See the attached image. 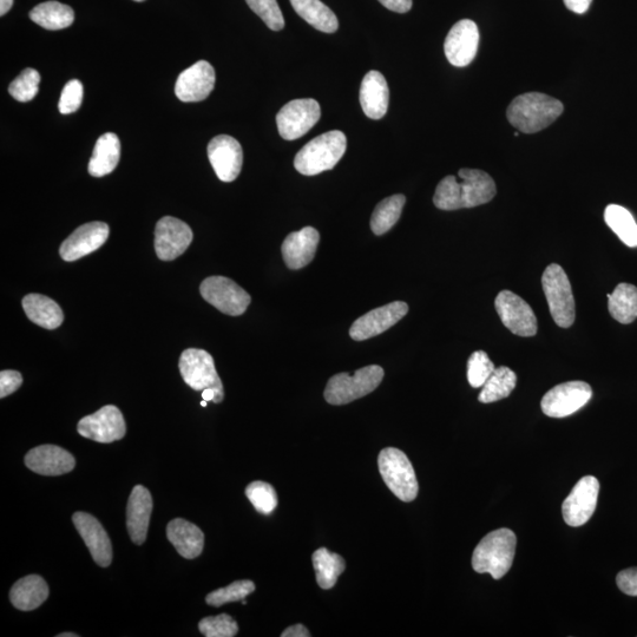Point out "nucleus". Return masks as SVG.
Instances as JSON below:
<instances>
[{
    "label": "nucleus",
    "mask_w": 637,
    "mask_h": 637,
    "mask_svg": "<svg viewBox=\"0 0 637 637\" xmlns=\"http://www.w3.org/2000/svg\"><path fill=\"white\" fill-rule=\"evenodd\" d=\"M456 176H446L437 186L433 203L438 209L457 210L485 205L496 196L494 179L483 170L461 169Z\"/></svg>",
    "instance_id": "f257e3e1"
},
{
    "label": "nucleus",
    "mask_w": 637,
    "mask_h": 637,
    "mask_svg": "<svg viewBox=\"0 0 637 637\" xmlns=\"http://www.w3.org/2000/svg\"><path fill=\"white\" fill-rule=\"evenodd\" d=\"M562 102L541 93H528L509 105V122L524 134H535L553 124L563 114Z\"/></svg>",
    "instance_id": "f03ea898"
},
{
    "label": "nucleus",
    "mask_w": 637,
    "mask_h": 637,
    "mask_svg": "<svg viewBox=\"0 0 637 637\" xmlns=\"http://www.w3.org/2000/svg\"><path fill=\"white\" fill-rule=\"evenodd\" d=\"M517 537L507 528L492 531L477 545L472 556V568L479 574H490L501 580L514 563Z\"/></svg>",
    "instance_id": "7ed1b4c3"
},
{
    "label": "nucleus",
    "mask_w": 637,
    "mask_h": 637,
    "mask_svg": "<svg viewBox=\"0 0 637 637\" xmlns=\"http://www.w3.org/2000/svg\"><path fill=\"white\" fill-rule=\"evenodd\" d=\"M346 149L347 139L343 131H328L315 137L299 151L294 167L305 176L319 175L336 167Z\"/></svg>",
    "instance_id": "20e7f679"
},
{
    "label": "nucleus",
    "mask_w": 637,
    "mask_h": 637,
    "mask_svg": "<svg viewBox=\"0 0 637 637\" xmlns=\"http://www.w3.org/2000/svg\"><path fill=\"white\" fill-rule=\"evenodd\" d=\"M385 376L383 367L365 366L353 374L339 373L328 380L324 397L331 405H345L378 389Z\"/></svg>",
    "instance_id": "39448f33"
},
{
    "label": "nucleus",
    "mask_w": 637,
    "mask_h": 637,
    "mask_svg": "<svg viewBox=\"0 0 637 637\" xmlns=\"http://www.w3.org/2000/svg\"><path fill=\"white\" fill-rule=\"evenodd\" d=\"M542 286L556 325L569 328L575 323L576 305L567 273L560 265L551 264L545 268Z\"/></svg>",
    "instance_id": "423d86ee"
},
{
    "label": "nucleus",
    "mask_w": 637,
    "mask_h": 637,
    "mask_svg": "<svg viewBox=\"0 0 637 637\" xmlns=\"http://www.w3.org/2000/svg\"><path fill=\"white\" fill-rule=\"evenodd\" d=\"M378 466L387 488L400 501H415L419 491L416 472L403 451L396 448L384 449L379 453Z\"/></svg>",
    "instance_id": "0eeeda50"
},
{
    "label": "nucleus",
    "mask_w": 637,
    "mask_h": 637,
    "mask_svg": "<svg viewBox=\"0 0 637 637\" xmlns=\"http://www.w3.org/2000/svg\"><path fill=\"white\" fill-rule=\"evenodd\" d=\"M179 369L185 383L195 391L212 389L216 393L215 404L225 399V390L215 369L214 359L205 350L188 348L181 354Z\"/></svg>",
    "instance_id": "6e6552de"
},
{
    "label": "nucleus",
    "mask_w": 637,
    "mask_h": 637,
    "mask_svg": "<svg viewBox=\"0 0 637 637\" xmlns=\"http://www.w3.org/2000/svg\"><path fill=\"white\" fill-rule=\"evenodd\" d=\"M202 298L223 314L239 317L247 311L252 298L232 279L210 277L200 286Z\"/></svg>",
    "instance_id": "1a4fd4ad"
},
{
    "label": "nucleus",
    "mask_w": 637,
    "mask_h": 637,
    "mask_svg": "<svg viewBox=\"0 0 637 637\" xmlns=\"http://www.w3.org/2000/svg\"><path fill=\"white\" fill-rule=\"evenodd\" d=\"M320 116V104L313 98L287 103L277 116L279 134L287 141L298 140L319 122Z\"/></svg>",
    "instance_id": "9d476101"
},
{
    "label": "nucleus",
    "mask_w": 637,
    "mask_h": 637,
    "mask_svg": "<svg viewBox=\"0 0 637 637\" xmlns=\"http://www.w3.org/2000/svg\"><path fill=\"white\" fill-rule=\"evenodd\" d=\"M77 431L91 441L109 444L126 436L127 425L122 412L114 405L103 406L93 415L84 417L77 425Z\"/></svg>",
    "instance_id": "9b49d317"
},
{
    "label": "nucleus",
    "mask_w": 637,
    "mask_h": 637,
    "mask_svg": "<svg viewBox=\"0 0 637 637\" xmlns=\"http://www.w3.org/2000/svg\"><path fill=\"white\" fill-rule=\"evenodd\" d=\"M593 397V390L584 382H568L545 393L541 407L545 416L566 418L582 409Z\"/></svg>",
    "instance_id": "f8f14e48"
},
{
    "label": "nucleus",
    "mask_w": 637,
    "mask_h": 637,
    "mask_svg": "<svg viewBox=\"0 0 637 637\" xmlns=\"http://www.w3.org/2000/svg\"><path fill=\"white\" fill-rule=\"evenodd\" d=\"M496 311L505 327L520 337L536 336L537 318L528 302L511 291H502L495 300Z\"/></svg>",
    "instance_id": "ddd939ff"
},
{
    "label": "nucleus",
    "mask_w": 637,
    "mask_h": 637,
    "mask_svg": "<svg viewBox=\"0 0 637 637\" xmlns=\"http://www.w3.org/2000/svg\"><path fill=\"white\" fill-rule=\"evenodd\" d=\"M600 483L594 476L580 479L562 505L564 521L570 527H582L594 515Z\"/></svg>",
    "instance_id": "4468645a"
},
{
    "label": "nucleus",
    "mask_w": 637,
    "mask_h": 637,
    "mask_svg": "<svg viewBox=\"0 0 637 637\" xmlns=\"http://www.w3.org/2000/svg\"><path fill=\"white\" fill-rule=\"evenodd\" d=\"M194 234L186 222L164 216L155 229V251L162 261H173L187 251Z\"/></svg>",
    "instance_id": "2eb2a0df"
},
{
    "label": "nucleus",
    "mask_w": 637,
    "mask_h": 637,
    "mask_svg": "<svg viewBox=\"0 0 637 637\" xmlns=\"http://www.w3.org/2000/svg\"><path fill=\"white\" fill-rule=\"evenodd\" d=\"M407 312L409 305L404 301H394L378 307L354 321L350 328V337L356 341L377 337L399 323Z\"/></svg>",
    "instance_id": "dca6fc26"
},
{
    "label": "nucleus",
    "mask_w": 637,
    "mask_h": 637,
    "mask_svg": "<svg viewBox=\"0 0 637 637\" xmlns=\"http://www.w3.org/2000/svg\"><path fill=\"white\" fill-rule=\"evenodd\" d=\"M208 159L216 175L222 182L238 179L244 163V151L234 137L219 135L208 144Z\"/></svg>",
    "instance_id": "f3484780"
},
{
    "label": "nucleus",
    "mask_w": 637,
    "mask_h": 637,
    "mask_svg": "<svg viewBox=\"0 0 637 637\" xmlns=\"http://www.w3.org/2000/svg\"><path fill=\"white\" fill-rule=\"evenodd\" d=\"M479 45V30L475 22L463 19L455 25L445 39L444 51L448 61L463 68L474 61Z\"/></svg>",
    "instance_id": "a211bd4d"
},
{
    "label": "nucleus",
    "mask_w": 637,
    "mask_h": 637,
    "mask_svg": "<svg viewBox=\"0 0 637 637\" xmlns=\"http://www.w3.org/2000/svg\"><path fill=\"white\" fill-rule=\"evenodd\" d=\"M110 229L104 222H89L78 227L59 248L61 258L67 262L80 260L100 249L109 238Z\"/></svg>",
    "instance_id": "6ab92c4d"
},
{
    "label": "nucleus",
    "mask_w": 637,
    "mask_h": 637,
    "mask_svg": "<svg viewBox=\"0 0 637 637\" xmlns=\"http://www.w3.org/2000/svg\"><path fill=\"white\" fill-rule=\"evenodd\" d=\"M214 87V68L207 61H200L181 72L175 85V94L182 102H201L212 94Z\"/></svg>",
    "instance_id": "aec40b11"
},
{
    "label": "nucleus",
    "mask_w": 637,
    "mask_h": 637,
    "mask_svg": "<svg viewBox=\"0 0 637 637\" xmlns=\"http://www.w3.org/2000/svg\"><path fill=\"white\" fill-rule=\"evenodd\" d=\"M72 522L98 566L109 567L113 562V545L100 521L87 512H76L72 516Z\"/></svg>",
    "instance_id": "412c9836"
},
{
    "label": "nucleus",
    "mask_w": 637,
    "mask_h": 637,
    "mask_svg": "<svg viewBox=\"0 0 637 637\" xmlns=\"http://www.w3.org/2000/svg\"><path fill=\"white\" fill-rule=\"evenodd\" d=\"M25 465L42 476H62L75 469L76 459L67 450L56 445H41L25 456Z\"/></svg>",
    "instance_id": "4be33fe9"
},
{
    "label": "nucleus",
    "mask_w": 637,
    "mask_h": 637,
    "mask_svg": "<svg viewBox=\"0 0 637 637\" xmlns=\"http://www.w3.org/2000/svg\"><path fill=\"white\" fill-rule=\"evenodd\" d=\"M319 241L320 234L313 227H305L288 235L281 247L286 266L297 271L310 265L317 253Z\"/></svg>",
    "instance_id": "5701e85b"
},
{
    "label": "nucleus",
    "mask_w": 637,
    "mask_h": 637,
    "mask_svg": "<svg viewBox=\"0 0 637 637\" xmlns=\"http://www.w3.org/2000/svg\"><path fill=\"white\" fill-rule=\"evenodd\" d=\"M153 497L142 485H136L131 491L127 505V528L131 541L141 545L147 540Z\"/></svg>",
    "instance_id": "b1692460"
},
{
    "label": "nucleus",
    "mask_w": 637,
    "mask_h": 637,
    "mask_svg": "<svg viewBox=\"0 0 637 637\" xmlns=\"http://www.w3.org/2000/svg\"><path fill=\"white\" fill-rule=\"evenodd\" d=\"M359 100L365 115L372 120L383 118L389 109L390 90L379 71H370L361 82Z\"/></svg>",
    "instance_id": "393cba45"
},
{
    "label": "nucleus",
    "mask_w": 637,
    "mask_h": 637,
    "mask_svg": "<svg viewBox=\"0 0 637 637\" xmlns=\"http://www.w3.org/2000/svg\"><path fill=\"white\" fill-rule=\"evenodd\" d=\"M167 537L182 557L194 560L202 554L205 547V534L197 527L183 518H175L168 524Z\"/></svg>",
    "instance_id": "a878e982"
},
{
    "label": "nucleus",
    "mask_w": 637,
    "mask_h": 637,
    "mask_svg": "<svg viewBox=\"0 0 637 637\" xmlns=\"http://www.w3.org/2000/svg\"><path fill=\"white\" fill-rule=\"evenodd\" d=\"M49 586L42 576L29 575L13 584L10 591V600L12 606L22 610V612H31L42 606L48 600Z\"/></svg>",
    "instance_id": "bb28decb"
},
{
    "label": "nucleus",
    "mask_w": 637,
    "mask_h": 637,
    "mask_svg": "<svg viewBox=\"0 0 637 637\" xmlns=\"http://www.w3.org/2000/svg\"><path fill=\"white\" fill-rule=\"evenodd\" d=\"M24 312L32 323L45 328L56 330L63 324L64 313L61 306L42 294H28L22 301Z\"/></svg>",
    "instance_id": "cd10ccee"
},
{
    "label": "nucleus",
    "mask_w": 637,
    "mask_h": 637,
    "mask_svg": "<svg viewBox=\"0 0 637 637\" xmlns=\"http://www.w3.org/2000/svg\"><path fill=\"white\" fill-rule=\"evenodd\" d=\"M121 157V142L118 136L107 133L100 137L95 144L93 156L89 162V174L103 177L114 172Z\"/></svg>",
    "instance_id": "c85d7f7f"
},
{
    "label": "nucleus",
    "mask_w": 637,
    "mask_h": 637,
    "mask_svg": "<svg viewBox=\"0 0 637 637\" xmlns=\"http://www.w3.org/2000/svg\"><path fill=\"white\" fill-rule=\"evenodd\" d=\"M293 9L313 28L333 34L339 29V22L334 12L320 0H290Z\"/></svg>",
    "instance_id": "c756f323"
},
{
    "label": "nucleus",
    "mask_w": 637,
    "mask_h": 637,
    "mask_svg": "<svg viewBox=\"0 0 637 637\" xmlns=\"http://www.w3.org/2000/svg\"><path fill=\"white\" fill-rule=\"evenodd\" d=\"M30 18L42 28L57 31L69 28L75 21L70 6L58 2H45L30 12Z\"/></svg>",
    "instance_id": "7c9ffc66"
},
{
    "label": "nucleus",
    "mask_w": 637,
    "mask_h": 637,
    "mask_svg": "<svg viewBox=\"0 0 637 637\" xmlns=\"http://www.w3.org/2000/svg\"><path fill=\"white\" fill-rule=\"evenodd\" d=\"M313 567L317 574L320 588L325 590L336 586L339 576L344 573L346 563L343 557L331 553L327 548H320L312 556Z\"/></svg>",
    "instance_id": "2f4dec72"
},
{
    "label": "nucleus",
    "mask_w": 637,
    "mask_h": 637,
    "mask_svg": "<svg viewBox=\"0 0 637 637\" xmlns=\"http://www.w3.org/2000/svg\"><path fill=\"white\" fill-rule=\"evenodd\" d=\"M610 315L619 323L628 325L637 319V287L630 284H620L609 298Z\"/></svg>",
    "instance_id": "473e14b6"
},
{
    "label": "nucleus",
    "mask_w": 637,
    "mask_h": 637,
    "mask_svg": "<svg viewBox=\"0 0 637 637\" xmlns=\"http://www.w3.org/2000/svg\"><path fill=\"white\" fill-rule=\"evenodd\" d=\"M516 384L517 376L514 371L507 366L498 367L484 384L478 400L483 404H490L508 398L515 390Z\"/></svg>",
    "instance_id": "72a5a7b5"
},
{
    "label": "nucleus",
    "mask_w": 637,
    "mask_h": 637,
    "mask_svg": "<svg viewBox=\"0 0 637 637\" xmlns=\"http://www.w3.org/2000/svg\"><path fill=\"white\" fill-rule=\"evenodd\" d=\"M406 197L402 194L387 197L378 203L371 218V229L376 235H384L390 231L402 216Z\"/></svg>",
    "instance_id": "f704fd0d"
},
{
    "label": "nucleus",
    "mask_w": 637,
    "mask_h": 637,
    "mask_svg": "<svg viewBox=\"0 0 637 637\" xmlns=\"http://www.w3.org/2000/svg\"><path fill=\"white\" fill-rule=\"evenodd\" d=\"M604 220L623 244L637 247V223L628 209L619 205H609L604 212Z\"/></svg>",
    "instance_id": "c9c22d12"
},
{
    "label": "nucleus",
    "mask_w": 637,
    "mask_h": 637,
    "mask_svg": "<svg viewBox=\"0 0 637 637\" xmlns=\"http://www.w3.org/2000/svg\"><path fill=\"white\" fill-rule=\"evenodd\" d=\"M246 496L256 511L262 515H271L278 507L277 491L271 484L256 481L246 488Z\"/></svg>",
    "instance_id": "e433bc0d"
},
{
    "label": "nucleus",
    "mask_w": 637,
    "mask_h": 637,
    "mask_svg": "<svg viewBox=\"0 0 637 637\" xmlns=\"http://www.w3.org/2000/svg\"><path fill=\"white\" fill-rule=\"evenodd\" d=\"M255 584L252 581H236L226 588L213 591L206 597V602L212 607H221L223 604L239 602L254 593Z\"/></svg>",
    "instance_id": "4c0bfd02"
},
{
    "label": "nucleus",
    "mask_w": 637,
    "mask_h": 637,
    "mask_svg": "<svg viewBox=\"0 0 637 637\" xmlns=\"http://www.w3.org/2000/svg\"><path fill=\"white\" fill-rule=\"evenodd\" d=\"M41 75L35 69H25L10 84L9 93L18 102H30L38 94Z\"/></svg>",
    "instance_id": "58836bf2"
},
{
    "label": "nucleus",
    "mask_w": 637,
    "mask_h": 637,
    "mask_svg": "<svg viewBox=\"0 0 637 637\" xmlns=\"http://www.w3.org/2000/svg\"><path fill=\"white\" fill-rule=\"evenodd\" d=\"M496 367L484 351H476L471 354L468 361V380L469 384L478 389L488 382L491 374L494 373Z\"/></svg>",
    "instance_id": "ea45409f"
},
{
    "label": "nucleus",
    "mask_w": 637,
    "mask_h": 637,
    "mask_svg": "<svg viewBox=\"0 0 637 637\" xmlns=\"http://www.w3.org/2000/svg\"><path fill=\"white\" fill-rule=\"evenodd\" d=\"M199 629L206 637H234L239 633L238 623L228 614L206 617L200 621Z\"/></svg>",
    "instance_id": "a19ab883"
},
{
    "label": "nucleus",
    "mask_w": 637,
    "mask_h": 637,
    "mask_svg": "<svg viewBox=\"0 0 637 637\" xmlns=\"http://www.w3.org/2000/svg\"><path fill=\"white\" fill-rule=\"evenodd\" d=\"M249 8L273 31L285 28V18L279 8L277 0H246Z\"/></svg>",
    "instance_id": "79ce46f5"
},
{
    "label": "nucleus",
    "mask_w": 637,
    "mask_h": 637,
    "mask_svg": "<svg viewBox=\"0 0 637 637\" xmlns=\"http://www.w3.org/2000/svg\"><path fill=\"white\" fill-rule=\"evenodd\" d=\"M83 101V84L78 80L69 81L62 91L58 103L59 113L69 115L80 109Z\"/></svg>",
    "instance_id": "37998d69"
},
{
    "label": "nucleus",
    "mask_w": 637,
    "mask_h": 637,
    "mask_svg": "<svg viewBox=\"0 0 637 637\" xmlns=\"http://www.w3.org/2000/svg\"><path fill=\"white\" fill-rule=\"evenodd\" d=\"M23 384L22 374L18 371L6 370L0 373V398L9 397Z\"/></svg>",
    "instance_id": "c03bdc74"
},
{
    "label": "nucleus",
    "mask_w": 637,
    "mask_h": 637,
    "mask_svg": "<svg viewBox=\"0 0 637 637\" xmlns=\"http://www.w3.org/2000/svg\"><path fill=\"white\" fill-rule=\"evenodd\" d=\"M616 583L622 593L637 596V568L622 570L616 577Z\"/></svg>",
    "instance_id": "a18cd8bd"
},
{
    "label": "nucleus",
    "mask_w": 637,
    "mask_h": 637,
    "mask_svg": "<svg viewBox=\"0 0 637 637\" xmlns=\"http://www.w3.org/2000/svg\"><path fill=\"white\" fill-rule=\"evenodd\" d=\"M386 9L397 13L409 12L412 8V0H379Z\"/></svg>",
    "instance_id": "49530a36"
},
{
    "label": "nucleus",
    "mask_w": 637,
    "mask_h": 637,
    "mask_svg": "<svg viewBox=\"0 0 637 637\" xmlns=\"http://www.w3.org/2000/svg\"><path fill=\"white\" fill-rule=\"evenodd\" d=\"M563 2L570 11L583 15L589 10L593 0H563Z\"/></svg>",
    "instance_id": "de8ad7c7"
},
{
    "label": "nucleus",
    "mask_w": 637,
    "mask_h": 637,
    "mask_svg": "<svg viewBox=\"0 0 637 637\" xmlns=\"http://www.w3.org/2000/svg\"><path fill=\"white\" fill-rule=\"evenodd\" d=\"M281 637H311V633L308 632V629L305 626L298 625L292 626L284 630V633L281 634Z\"/></svg>",
    "instance_id": "09e8293b"
},
{
    "label": "nucleus",
    "mask_w": 637,
    "mask_h": 637,
    "mask_svg": "<svg viewBox=\"0 0 637 637\" xmlns=\"http://www.w3.org/2000/svg\"><path fill=\"white\" fill-rule=\"evenodd\" d=\"M13 5V0H0V16H5Z\"/></svg>",
    "instance_id": "8fccbe9b"
},
{
    "label": "nucleus",
    "mask_w": 637,
    "mask_h": 637,
    "mask_svg": "<svg viewBox=\"0 0 637 637\" xmlns=\"http://www.w3.org/2000/svg\"><path fill=\"white\" fill-rule=\"evenodd\" d=\"M202 397L203 400H206V402H216V393L212 389H206L205 391H202Z\"/></svg>",
    "instance_id": "3c124183"
},
{
    "label": "nucleus",
    "mask_w": 637,
    "mask_h": 637,
    "mask_svg": "<svg viewBox=\"0 0 637 637\" xmlns=\"http://www.w3.org/2000/svg\"><path fill=\"white\" fill-rule=\"evenodd\" d=\"M80 635L74 634V633H62V634H58L57 637H78Z\"/></svg>",
    "instance_id": "603ef678"
},
{
    "label": "nucleus",
    "mask_w": 637,
    "mask_h": 637,
    "mask_svg": "<svg viewBox=\"0 0 637 637\" xmlns=\"http://www.w3.org/2000/svg\"><path fill=\"white\" fill-rule=\"evenodd\" d=\"M201 406H202V407H206V406H207V402H206V400H202Z\"/></svg>",
    "instance_id": "864d4df0"
},
{
    "label": "nucleus",
    "mask_w": 637,
    "mask_h": 637,
    "mask_svg": "<svg viewBox=\"0 0 637 637\" xmlns=\"http://www.w3.org/2000/svg\"><path fill=\"white\" fill-rule=\"evenodd\" d=\"M134 2H139V3H141V2H144V0H134Z\"/></svg>",
    "instance_id": "5fc2aeb1"
}]
</instances>
